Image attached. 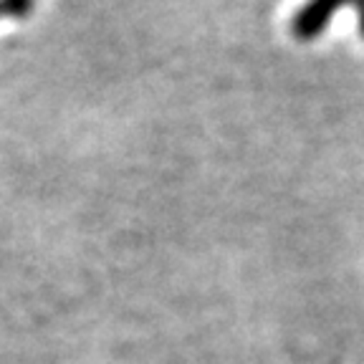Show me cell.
Instances as JSON below:
<instances>
[{
  "label": "cell",
  "instance_id": "1",
  "mask_svg": "<svg viewBox=\"0 0 364 364\" xmlns=\"http://www.w3.org/2000/svg\"><path fill=\"white\" fill-rule=\"evenodd\" d=\"M339 8H354L359 16V31L364 36V0H306L291 21V33L299 41H314L329 28V18Z\"/></svg>",
  "mask_w": 364,
  "mask_h": 364
},
{
  "label": "cell",
  "instance_id": "2",
  "mask_svg": "<svg viewBox=\"0 0 364 364\" xmlns=\"http://www.w3.org/2000/svg\"><path fill=\"white\" fill-rule=\"evenodd\" d=\"M33 8H36V0H0V11H3V16H11V18L31 16Z\"/></svg>",
  "mask_w": 364,
  "mask_h": 364
},
{
  "label": "cell",
  "instance_id": "3",
  "mask_svg": "<svg viewBox=\"0 0 364 364\" xmlns=\"http://www.w3.org/2000/svg\"><path fill=\"white\" fill-rule=\"evenodd\" d=\"M0 16H3V11H0Z\"/></svg>",
  "mask_w": 364,
  "mask_h": 364
}]
</instances>
